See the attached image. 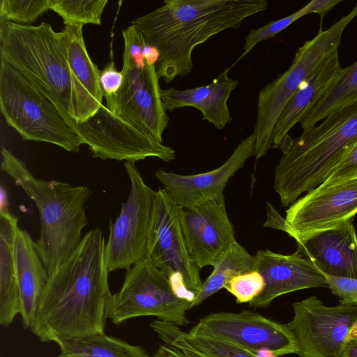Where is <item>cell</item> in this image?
Here are the masks:
<instances>
[{"label": "cell", "mask_w": 357, "mask_h": 357, "mask_svg": "<svg viewBox=\"0 0 357 357\" xmlns=\"http://www.w3.org/2000/svg\"><path fill=\"white\" fill-rule=\"evenodd\" d=\"M105 243L101 229L90 230L49 275L30 328L41 342L105 334L112 296Z\"/></svg>", "instance_id": "6da1fadb"}, {"label": "cell", "mask_w": 357, "mask_h": 357, "mask_svg": "<svg viewBox=\"0 0 357 357\" xmlns=\"http://www.w3.org/2000/svg\"><path fill=\"white\" fill-rule=\"evenodd\" d=\"M267 8L265 0H165L131 24L157 50V75L169 83L191 73L195 47Z\"/></svg>", "instance_id": "7a4b0ae2"}, {"label": "cell", "mask_w": 357, "mask_h": 357, "mask_svg": "<svg viewBox=\"0 0 357 357\" xmlns=\"http://www.w3.org/2000/svg\"><path fill=\"white\" fill-rule=\"evenodd\" d=\"M356 142L357 104L331 113L296 138L288 135L274 176L282 206H291L325 182Z\"/></svg>", "instance_id": "3957f363"}, {"label": "cell", "mask_w": 357, "mask_h": 357, "mask_svg": "<svg viewBox=\"0 0 357 357\" xmlns=\"http://www.w3.org/2000/svg\"><path fill=\"white\" fill-rule=\"evenodd\" d=\"M1 169L37 207L40 230L35 242L50 275L80 243L82 231L88 224L85 204L93 192L84 185L73 186L36 178L25 163L6 147L1 149Z\"/></svg>", "instance_id": "277c9868"}, {"label": "cell", "mask_w": 357, "mask_h": 357, "mask_svg": "<svg viewBox=\"0 0 357 357\" xmlns=\"http://www.w3.org/2000/svg\"><path fill=\"white\" fill-rule=\"evenodd\" d=\"M0 60L36 86L68 125L75 121L73 77L63 31L56 32L47 22L22 25L1 19Z\"/></svg>", "instance_id": "5b68a950"}, {"label": "cell", "mask_w": 357, "mask_h": 357, "mask_svg": "<svg viewBox=\"0 0 357 357\" xmlns=\"http://www.w3.org/2000/svg\"><path fill=\"white\" fill-rule=\"evenodd\" d=\"M356 17L357 4L328 29H320L314 38L298 49L288 70L259 91L253 132L256 160L264 156L271 148L274 127L287 102L319 66L338 51L345 29Z\"/></svg>", "instance_id": "8992f818"}, {"label": "cell", "mask_w": 357, "mask_h": 357, "mask_svg": "<svg viewBox=\"0 0 357 357\" xmlns=\"http://www.w3.org/2000/svg\"><path fill=\"white\" fill-rule=\"evenodd\" d=\"M0 61V109L7 123L24 140L78 153L83 142L55 105L31 81Z\"/></svg>", "instance_id": "52a82bcc"}, {"label": "cell", "mask_w": 357, "mask_h": 357, "mask_svg": "<svg viewBox=\"0 0 357 357\" xmlns=\"http://www.w3.org/2000/svg\"><path fill=\"white\" fill-rule=\"evenodd\" d=\"M190 303L176 293L168 277L144 257L126 270L123 285L110 296L106 312L115 325L132 318L155 316L183 326L190 323L186 312Z\"/></svg>", "instance_id": "ba28073f"}, {"label": "cell", "mask_w": 357, "mask_h": 357, "mask_svg": "<svg viewBox=\"0 0 357 357\" xmlns=\"http://www.w3.org/2000/svg\"><path fill=\"white\" fill-rule=\"evenodd\" d=\"M180 208L164 188L155 191L146 257L168 277L176 293L192 303L203 282L188 252Z\"/></svg>", "instance_id": "9c48e42d"}, {"label": "cell", "mask_w": 357, "mask_h": 357, "mask_svg": "<svg viewBox=\"0 0 357 357\" xmlns=\"http://www.w3.org/2000/svg\"><path fill=\"white\" fill-rule=\"evenodd\" d=\"M69 126L94 158L135 162L149 157L169 162L176 157L172 147L137 130L103 105L86 120L73 121Z\"/></svg>", "instance_id": "30bf717a"}, {"label": "cell", "mask_w": 357, "mask_h": 357, "mask_svg": "<svg viewBox=\"0 0 357 357\" xmlns=\"http://www.w3.org/2000/svg\"><path fill=\"white\" fill-rule=\"evenodd\" d=\"M135 162H125L130 189L118 217L109 221L105 243L109 272L128 269L146 257L148 232L155 191L142 178Z\"/></svg>", "instance_id": "8fae6325"}, {"label": "cell", "mask_w": 357, "mask_h": 357, "mask_svg": "<svg viewBox=\"0 0 357 357\" xmlns=\"http://www.w3.org/2000/svg\"><path fill=\"white\" fill-rule=\"evenodd\" d=\"M294 315L287 324L300 357H341L357 323V305H325L311 296L293 303Z\"/></svg>", "instance_id": "7c38bea8"}, {"label": "cell", "mask_w": 357, "mask_h": 357, "mask_svg": "<svg viewBox=\"0 0 357 357\" xmlns=\"http://www.w3.org/2000/svg\"><path fill=\"white\" fill-rule=\"evenodd\" d=\"M123 77L113 96H105L106 107L137 130L162 143V135L169 118L163 106L159 77L155 65L146 61L139 67L123 55Z\"/></svg>", "instance_id": "4fadbf2b"}, {"label": "cell", "mask_w": 357, "mask_h": 357, "mask_svg": "<svg viewBox=\"0 0 357 357\" xmlns=\"http://www.w3.org/2000/svg\"><path fill=\"white\" fill-rule=\"evenodd\" d=\"M357 213V174L323 183L286 211L284 230L296 242L353 220Z\"/></svg>", "instance_id": "5bb4252c"}, {"label": "cell", "mask_w": 357, "mask_h": 357, "mask_svg": "<svg viewBox=\"0 0 357 357\" xmlns=\"http://www.w3.org/2000/svg\"><path fill=\"white\" fill-rule=\"evenodd\" d=\"M188 333L221 337L255 353L268 350L276 357L297 353L295 336L287 324L248 310L209 314Z\"/></svg>", "instance_id": "9a60e30c"}, {"label": "cell", "mask_w": 357, "mask_h": 357, "mask_svg": "<svg viewBox=\"0 0 357 357\" xmlns=\"http://www.w3.org/2000/svg\"><path fill=\"white\" fill-rule=\"evenodd\" d=\"M181 227L192 261L200 269L213 266L236 242L224 195L180 208Z\"/></svg>", "instance_id": "2e32d148"}, {"label": "cell", "mask_w": 357, "mask_h": 357, "mask_svg": "<svg viewBox=\"0 0 357 357\" xmlns=\"http://www.w3.org/2000/svg\"><path fill=\"white\" fill-rule=\"evenodd\" d=\"M255 271L264 278L263 291L248 305L267 307L276 298L298 290L327 287L324 273L299 248L293 254L283 255L268 249L254 255Z\"/></svg>", "instance_id": "e0dca14e"}, {"label": "cell", "mask_w": 357, "mask_h": 357, "mask_svg": "<svg viewBox=\"0 0 357 357\" xmlns=\"http://www.w3.org/2000/svg\"><path fill=\"white\" fill-rule=\"evenodd\" d=\"M255 140L253 133L241 140L222 165L209 172L181 175L159 169L155 176L181 207L191 208L223 195L229 178L244 166L248 159L255 156Z\"/></svg>", "instance_id": "ac0fdd59"}, {"label": "cell", "mask_w": 357, "mask_h": 357, "mask_svg": "<svg viewBox=\"0 0 357 357\" xmlns=\"http://www.w3.org/2000/svg\"><path fill=\"white\" fill-rule=\"evenodd\" d=\"M297 244L324 274L357 279V235L352 220Z\"/></svg>", "instance_id": "d6986e66"}, {"label": "cell", "mask_w": 357, "mask_h": 357, "mask_svg": "<svg viewBox=\"0 0 357 357\" xmlns=\"http://www.w3.org/2000/svg\"><path fill=\"white\" fill-rule=\"evenodd\" d=\"M82 24L64 25L67 56L74 89L75 121L82 122L102 105L100 71L91 59L82 35Z\"/></svg>", "instance_id": "ffe728a7"}, {"label": "cell", "mask_w": 357, "mask_h": 357, "mask_svg": "<svg viewBox=\"0 0 357 357\" xmlns=\"http://www.w3.org/2000/svg\"><path fill=\"white\" fill-rule=\"evenodd\" d=\"M226 69L210 84L185 90L170 87L161 90V98L165 110L192 107L199 109L203 119L222 130L232 121L227 100L238 86V81L228 76Z\"/></svg>", "instance_id": "44dd1931"}, {"label": "cell", "mask_w": 357, "mask_h": 357, "mask_svg": "<svg viewBox=\"0 0 357 357\" xmlns=\"http://www.w3.org/2000/svg\"><path fill=\"white\" fill-rule=\"evenodd\" d=\"M14 250L21 296L20 314L24 326L31 328L49 274L36 242L26 230L20 227L16 231Z\"/></svg>", "instance_id": "7402d4cb"}, {"label": "cell", "mask_w": 357, "mask_h": 357, "mask_svg": "<svg viewBox=\"0 0 357 357\" xmlns=\"http://www.w3.org/2000/svg\"><path fill=\"white\" fill-rule=\"evenodd\" d=\"M342 68L338 51L332 54L296 92L282 111L274 127L271 147H280L289 131L337 78Z\"/></svg>", "instance_id": "603a6c76"}, {"label": "cell", "mask_w": 357, "mask_h": 357, "mask_svg": "<svg viewBox=\"0 0 357 357\" xmlns=\"http://www.w3.org/2000/svg\"><path fill=\"white\" fill-rule=\"evenodd\" d=\"M17 218L8 207L0 208V324L10 325L21 311V296L14 243Z\"/></svg>", "instance_id": "cb8c5ba5"}, {"label": "cell", "mask_w": 357, "mask_h": 357, "mask_svg": "<svg viewBox=\"0 0 357 357\" xmlns=\"http://www.w3.org/2000/svg\"><path fill=\"white\" fill-rule=\"evenodd\" d=\"M357 104V61L343 68L337 78L303 116L299 123L308 130L331 113Z\"/></svg>", "instance_id": "d4e9b609"}, {"label": "cell", "mask_w": 357, "mask_h": 357, "mask_svg": "<svg viewBox=\"0 0 357 357\" xmlns=\"http://www.w3.org/2000/svg\"><path fill=\"white\" fill-rule=\"evenodd\" d=\"M61 354L68 357H150L140 346L105 334L84 337H54Z\"/></svg>", "instance_id": "484cf974"}, {"label": "cell", "mask_w": 357, "mask_h": 357, "mask_svg": "<svg viewBox=\"0 0 357 357\" xmlns=\"http://www.w3.org/2000/svg\"><path fill=\"white\" fill-rule=\"evenodd\" d=\"M213 268L212 273L203 282L201 289L190 303V309L224 289L234 277L255 271L254 255H251L236 241L218 259Z\"/></svg>", "instance_id": "4316f807"}, {"label": "cell", "mask_w": 357, "mask_h": 357, "mask_svg": "<svg viewBox=\"0 0 357 357\" xmlns=\"http://www.w3.org/2000/svg\"><path fill=\"white\" fill-rule=\"evenodd\" d=\"M108 0H52L50 9L60 15L64 25L101 24Z\"/></svg>", "instance_id": "83f0119b"}, {"label": "cell", "mask_w": 357, "mask_h": 357, "mask_svg": "<svg viewBox=\"0 0 357 357\" xmlns=\"http://www.w3.org/2000/svg\"><path fill=\"white\" fill-rule=\"evenodd\" d=\"M182 339L203 357H258L257 353L221 337L185 333L178 328Z\"/></svg>", "instance_id": "f1b7e54d"}, {"label": "cell", "mask_w": 357, "mask_h": 357, "mask_svg": "<svg viewBox=\"0 0 357 357\" xmlns=\"http://www.w3.org/2000/svg\"><path fill=\"white\" fill-rule=\"evenodd\" d=\"M150 326L163 342L150 357H203L182 339L179 326L160 320L151 322Z\"/></svg>", "instance_id": "f546056e"}, {"label": "cell", "mask_w": 357, "mask_h": 357, "mask_svg": "<svg viewBox=\"0 0 357 357\" xmlns=\"http://www.w3.org/2000/svg\"><path fill=\"white\" fill-rule=\"evenodd\" d=\"M52 0H1V19L29 25L51 8Z\"/></svg>", "instance_id": "4dcf8cb0"}, {"label": "cell", "mask_w": 357, "mask_h": 357, "mask_svg": "<svg viewBox=\"0 0 357 357\" xmlns=\"http://www.w3.org/2000/svg\"><path fill=\"white\" fill-rule=\"evenodd\" d=\"M306 15L308 14L305 6L290 15L275 21H271L266 25L257 29H251L245 38L243 52L236 62L248 54L259 43L273 38L287 29L293 22Z\"/></svg>", "instance_id": "1f68e13d"}, {"label": "cell", "mask_w": 357, "mask_h": 357, "mask_svg": "<svg viewBox=\"0 0 357 357\" xmlns=\"http://www.w3.org/2000/svg\"><path fill=\"white\" fill-rule=\"evenodd\" d=\"M264 285L263 276L254 271L234 277L224 289L231 294L239 304L250 303L263 291Z\"/></svg>", "instance_id": "d6a6232c"}, {"label": "cell", "mask_w": 357, "mask_h": 357, "mask_svg": "<svg viewBox=\"0 0 357 357\" xmlns=\"http://www.w3.org/2000/svg\"><path fill=\"white\" fill-rule=\"evenodd\" d=\"M324 275L327 287L340 298L341 303L357 305V279Z\"/></svg>", "instance_id": "836d02e7"}, {"label": "cell", "mask_w": 357, "mask_h": 357, "mask_svg": "<svg viewBox=\"0 0 357 357\" xmlns=\"http://www.w3.org/2000/svg\"><path fill=\"white\" fill-rule=\"evenodd\" d=\"M357 174V142L324 183H330Z\"/></svg>", "instance_id": "e575fe53"}, {"label": "cell", "mask_w": 357, "mask_h": 357, "mask_svg": "<svg viewBox=\"0 0 357 357\" xmlns=\"http://www.w3.org/2000/svg\"><path fill=\"white\" fill-rule=\"evenodd\" d=\"M123 75L119 71L112 61L108 63L100 73V84L104 96L114 95L121 88Z\"/></svg>", "instance_id": "d590c367"}, {"label": "cell", "mask_w": 357, "mask_h": 357, "mask_svg": "<svg viewBox=\"0 0 357 357\" xmlns=\"http://www.w3.org/2000/svg\"><path fill=\"white\" fill-rule=\"evenodd\" d=\"M341 1L342 0H312L305 7L307 14L317 13L322 21L325 15Z\"/></svg>", "instance_id": "8d00e7d4"}, {"label": "cell", "mask_w": 357, "mask_h": 357, "mask_svg": "<svg viewBox=\"0 0 357 357\" xmlns=\"http://www.w3.org/2000/svg\"><path fill=\"white\" fill-rule=\"evenodd\" d=\"M268 220L264 225V227H274L284 230V218L280 215L271 204H268Z\"/></svg>", "instance_id": "74e56055"}, {"label": "cell", "mask_w": 357, "mask_h": 357, "mask_svg": "<svg viewBox=\"0 0 357 357\" xmlns=\"http://www.w3.org/2000/svg\"><path fill=\"white\" fill-rule=\"evenodd\" d=\"M341 357H357V337H350L347 340Z\"/></svg>", "instance_id": "f35d334b"}, {"label": "cell", "mask_w": 357, "mask_h": 357, "mask_svg": "<svg viewBox=\"0 0 357 357\" xmlns=\"http://www.w3.org/2000/svg\"><path fill=\"white\" fill-rule=\"evenodd\" d=\"M350 337H357V323L354 326V328H353V329L351 331Z\"/></svg>", "instance_id": "ab89813d"}]
</instances>
